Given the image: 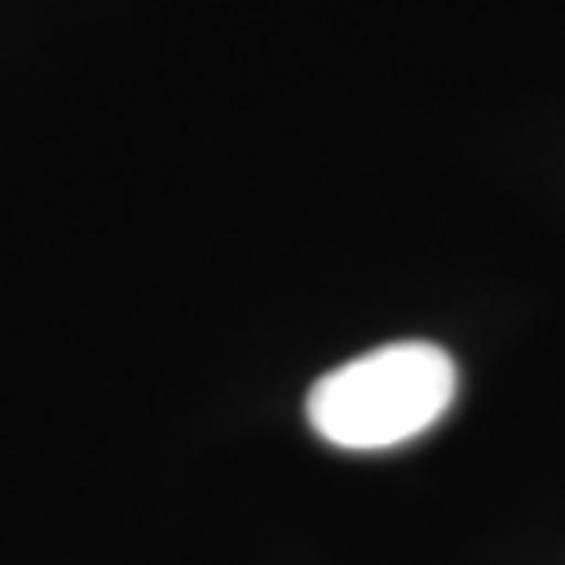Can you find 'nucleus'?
Wrapping results in <instances>:
<instances>
[{
    "instance_id": "f257e3e1",
    "label": "nucleus",
    "mask_w": 565,
    "mask_h": 565,
    "mask_svg": "<svg viewBox=\"0 0 565 565\" xmlns=\"http://www.w3.org/2000/svg\"><path fill=\"white\" fill-rule=\"evenodd\" d=\"M457 364L424 340L385 343L331 369L306 398V419L327 445L373 452L424 436L452 406Z\"/></svg>"
}]
</instances>
